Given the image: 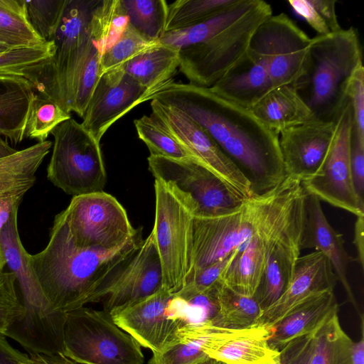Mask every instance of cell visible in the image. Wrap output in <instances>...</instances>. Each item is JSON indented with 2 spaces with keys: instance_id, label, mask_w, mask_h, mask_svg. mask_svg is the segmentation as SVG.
<instances>
[{
  "instance_id": "681fc988",
  "label": "cell",
  "mask_w": 364,
  "mask_h": 364,
  "mask_svg": "<svg viewBox=\"0 0 364 364\" xmlns=\"http://www.w3.org/2000/svg\"><path fill=\"white\" fill-rule=\"evenodd\" d=\"M354 225L353 244L356 248L357 255L354 258L362 269L364 268V215L356 216Z\"/></svg>"
},
{
  "instance_id": "7bdbcfd3",
  "label": "cell",
  "mask_w": 364,
  "mask_h": 364,
  "mask_svg": "<svg viewBox=\"0 0 364 364\" xmlns=\"http://www.w3.org/2000/svg\"><path fill=\"white\" fill-rule=\"evenodd\" d=\"M207 358L197 340L178 331L175 341L153 353L149 364H197Z\"/></svg>"
},
{
  "instance_id": "6da1fadb",
  "label": "cell",
  "mask_w": 364,
  "mask_h": 364,
  "mask_svg": "<svg viewBox=\"0 0 364 364\" xmlns=\"http://www.w3.org/2000/svg\"><path fill=\"white\" fill-rule=\"evenodd\" d=\"M196 122L250 183L253 196L270 191L287 177L279 134L253 113L210 87L168 82L153 95Z\"/></svg>"
},
{
  "instance_id": "816d5d0a",
  "label": "cell",
  "mask_w": 364,
  "mask_h": 364,
  "mask_svg": "<svg viewBox=\"0 0 364 364\" xmlns=\"http://www.w3.org/2000/svg\"><path fill=\"white\" fill-rule=\"evenodd\" d=\"M41 355L48 364H77L61 353L52 355Z\"/></svg>"
},
{
  "instance_id": "ab89813d",
  "label": "cell",
  "mask_w": 364,
  "mask_h": 364,
  "mask_svg": "<svg viewBox=\"0 0 364 364\" xmlns=\"http://www.w3.org/2000/svg\"><path fill=\"white\" fill-rule=\"evenodd\" d=\"M293 11L316 31L326 35L342 29L336 11L334 0H289Z\"/></svg>"
},
{
  "instance_id": "ba28073f",
  "label": "cell",
  "mask_w": 364,
  "mask_h": 364,
  "mask_svg": "<svg viewBox=\"0 0 364 364\" xmlns=\"http://www.w3.org/2000/svg\"><path fill=\"white\" fill-rule=\"evenodd\" d=\"M50 134L54 143L48 179L73 196L103 191L107 173L100 143L73 118Z\"/></svg>"
},
{
  "instance_id": "9f6ffc18",
  "label": "cell",
  "mask_w": 364,
  "mask_h": 364,
  "mask_svg": "<svg viewBox=\"0 0 364 364\" xmlns=\"http://www.w3.org/2000/svg\"><path fill=\"white\" fill-rule=\"evenodd\" d=\"M197 364H225V363L223 362H220L218 360H215L214 358L208 357L206 359L198 363Z\"/></svg>"
},
{
  "instance_id": "9a60e30c",
  "label": "cell",
  "mask_w": 364,
  "mask_h": 364,
  "mask_svg": "<svg viewBox=\"0 0 364 364\" xmlns=\"http://www.w3.org/2000/svg\"><path fill=\"white\" fill-rule=\"evenodd\" d=\"M187 302L162 288L111 315L141 346L156 353L175 341L178 331L191 322Z\"/></svg>"
},
{
  "instance_id": "5bb4252c",
  "label": "cell",
  "mask_w": 364,
  "mask_h": 364,
  "mask_svg": "<svg viewBox=\"0 0 364 364\" xmlns=\"http://www.w3.org/2000/svg\"><path fill=\"white\" fill-rule=\"evenodd\" d=\"M311 38L289 16L272 15L254 33L248 53L263 61L273 88L291 85L304 72Z\"/></svg>"
},
{
  "instance_id": "8d00e7d4",
  "label": "cell",
  "mask_w": 364,
  "mask_h": 364,
  "mask_svg": "<svg viewBox=\"0 0 364 364\" xmlns=\"http://www.w3.org/2000/svg\"><path fill=\"white\" fill-rule=\"evenodd\" d=\"M134 124L139 138L146 145L151 156L178 160L193 158L153 115H143L135 119Z\"/></svg>"
},
{
  "instance_id": "ac0fdd59",
  "label": "cell",
  "mask_w": 364,
  "mask_h": 364,
  "mask_svg": "<svg viewBox=\"0 0 364 364\" xmlns=\"http://www.w3.org/2000/svg\"><path fill=\"white\" fill-rule=\"evenodd\" d=\"M162 288L161 262L151 232L137 251L100 284L86 304L102 301L103 309L112 314Z\"/></svg>"
},
{
  "instance_id": "4316f807",
  "label": "cell",
  "mask_w": 364,
  "mask_h": 364,
  "mask_svg": "<svg viewBox=\"0 0 364 364\" xmlns=\"http://www.w3.org/2000/svg\"><path fill=\"white\" fill-rule=\"evenodd\" d=\"M31 83L17 75H0V135L17 144L24 139L31 102Z\"/></svg>"
},
{
  "instance_id": "ffe728a7",
  "label": "cell",
  "mask_w": 364,
  "mask_h": 364,
  "mask_svg": "<svg viewBox=\"0 0 364 364\" xmlns=\"http://www.w3.org/2000/svg\"><path fill=\"white\" fill-rule=\"evenodd\" d=\"M286 195L284 187L273 190L249 244L221 275L219 280L234 291L247 296H255L264 270L269 237Z\"/></svg>"
},
{
  "instance_id": "d6986e66",
  "label": "cell",
  "mask_w": 364,
  "mask_h": 364,
  "mask_svg": "<svg viewBox=\"0 0 364 364\" xmlns=\"http://www.w3.org/2000/svg\"><path fill=\"white\" fill-rule=\"evenodd\" d=\"M160 90L144 87L119 68L107 71L98 80L81 124L100 143L116 121L136 105L151 100Z\"/></svg>"
},
{
  "instance_id": "836d02e7",
  "label": "cell",
  "mask_w": 364,
  "mask_h": 364,
  "mask_svg": "<svg viewBox=\"0 0 364 364\" xmlns=\"http://www.w3.org/2000/svg\"><path fill=\"white\" fill-rule=\"evenodd\" d=\"M129 23L144 37L159 41L166 33L168 4L165 0H122Z\"/></svg>"
},
{
  "instance_id": "f5cc1de1",
  "label": "cell",
  "mask_w": 364,
  "mask_h": 364,
  "mask_svg": "<svg viewBox=\"0 0 364 364\" xmlns=\"http://www.w3.org/2000/svg\"><path fill=\"white\" fill-rule=\"evenodd\" d=\"M0 135V158L15 153L17 150L12 148Z\"/></svg>"
},
{
  "instance_id": "52a82bcc",
  "label": "cell",
  "mask_w": 364,
  "mask_h": 364,
  "mask_svg": "<svg viewBox=\"0 0 364 364\" xmlns=\"http://www.w3.org/2000/svg\"><path fill=\"white\" fill-rule=\"evenodd\" d=\"M63 355L80 364H143L141 346L105 310L66 313Z\"/></svg>"
},
{
  "instance_id": "ee69618b",
  "label": "cell",
  "mask_w": 364,
  "mask_h": 364,
  "mask_svg": "<svg viewBox=\"0 0 364 364\" xmlns=\"http://www.w3.org/2000/svg\"><path fill=\"white\" fill-rule=\"evenodd\" d=\"M16 277L11 272H0V333L19 323L26 314L16 292Z\"/></svg>"
},
{
  "instance_id": "c3c4849f",
  "label": "cell",
  "mask_w": 364,
  "mask_h": 364,
  "mask_svg": "<svg viewBox=\"0 0 364 364\" xmlns=\"http://www.w3.org/2000/svg\"><path fill=\"white\" fill-rule=\"evenodd\" d=\"M0 364H33L30 356L14 348L0 333Z\"/></svg>"
},
{
  "instance_id": "bcb514c9",
  "label": "cell",
  "mask_w": 364,
  "mask_h": 364,
  "mask_svg": "<svg viewBox=\"0 0 364 364\" xmlns=\"http://www.w3.org/2000/svg\"><path fill=\"white\" fill-rule=\"evenodd\" d=\"M313 333L293 339L279 350L280 364H310Z\"/></svg>"
},
{
  "instance_id": "7dc6e473",
  "label": "cell",
  "mask_w": 364,
  "mask_h": 364,
  "mask_svg": "<svg viewBox=\"0 0 364 364\" xmlns=\"http://www.w3.org/2000/svg\"><path fill=\"white\" fill-rule=\"evenodd\" d=\"M350 168L355 193L364 203V140L352 129L350 144Z\"/></svg>"
},
{
  "instance_id": "7402d4cb",
  "label": "cell",
  "mask_w": 364,
  "mask_h": 364,
  "mask_svg": "<svg viewBox=\"0 0 364 364\" xmlns=\"http://www.w3.org/2000/svg\"><path fill=\"white\" fill-rule=\"evenodd\" d=\"M338 280L330 261L321 252L314 251L300 256L287 287L274 303L261 311L255 326L273 327L306 297L326 289H334Z\"/></svg>"
},
{
  "instance_id": "8992f818",
  "label": "cell",
  "mask_w": 364,
  "mask_h": 364,
  "mask_svg": "<svg viewBox=\"0 0 364 364\" xmlns=\"http://www.w3.org/2000/svg\"><path fill=\"white\" fill-rule=\"evenodd\" d=\"M273 14L262 0H245L238 15L204 41L180 50L179 69L191 84L210 87L247 54L251 38Z\"/></svg>"
},
{
  "instance_id": "60d3db41",
  "label": "cell",
  "mask_w": 364,
  "mask_h": 364,
  "mask_svg": "<svg viewBox=\"0 0 364 364\" xmlns=\"http://www.w3.org/2000/svg\"><path fill=\"white\" fill-rule=\"evenodd\" d=\"M67 0H27L31 25L45 42L52 41Z\"/></svg>"
},
{
  "instance_id": "e575fe53",
  "label": "cell",
  "mask_w": 364,
  "mask_h": 364,
  "mask_svg": "<svg viewBox=\"0 0 364 364\" xmlns=\"http://www.w3.org/2000/svg\"><path fill=\"white\" fill-rule=\"evenodd\" d=\"M70 118V114L55 102L34 92L28 110L24 136L38 142H43L57 126Z\"/></svg>"
},
{
  "instance_id": "4fadbf2b",
  "label": "cell",
  "mask_w": 364,
  "mask_h": 364,
  "mask_svg": "<svg viewBox=\"0 0 364 364\" xmlns=\"http://www.w3.org/2000/svg\"><path fill=\"white\" fill-rule=\"evenodd\" d=\"M63 211L74 242L80 247L114 250L138 230L123 206L104 191L73 196Z\"/></svg>"
},
{
  "instance_id": "9c48e42d",
  "label": "cell",
  "mask_w": 364,
  "mask_h": 364,
  "mask_svg": "<svg viewBox=\"0 0 364 364\" xmlns=\"http://www.w3.org/2000/svg\"><path fill=\"white\" fill-rule=\"evenodd\" d=\"M306 196L301 182L293 177L269 237L264 270L254 296L261 311L281 296L300 257Z\"/></svg>"
},
{
  "instance_id": "b9f144b4",
  "label": "cell",
  "mask_w": 364,
  "mask_h": 364,
  "mask_svg": "<svg viewBox=\"0 0 364 364\" xmlns=\"http://www.w3.org/2000/svg\"><path fill=\"white\" fill-rule=\"evenodd\" d=\"M101 55L97 43L93 39L77 79L71 107V112H74L81 118L102 75Z\"/></svg>"
},
{
  "instance_id": "d590c367",
  "label": "cell",
  "mask_w": 364,
  "mask_h": 364,
  "mask_svg": "<svg viewBox=\"0 0 364 364\" xmlns=\"http://www.w3.org/2000/svg\"><path fill=\"white\" fill-rule=\"evenodd\" d=\"M233 0H177L168 4L166 32L183 29L218 14Z\"/></svg>"
},
{
  "instance_id": "30bf717a",
  "label": "cell",
  "mask_w": 364,
  "mask_h": 364,
  "mask_svg": "<svg viewBox=\"0 0 364 364\" xmlns=\"http://www.w3.org/2000/svg\"><path fill=\"white\" fill-rule=\"evenodd\" d=\"M155 218L151 231L158 251L163 288L176 294L193 265V220L188 208L164 183L155 179Z\"/></svg>"
},
{
  "instance_id": "2e32d148",
  "label": "cell",
  "mask_w": 364,
  "mask_h": 364,
  "mask_svg": "<svg viewBox=\"0 0 364 364\" xmlns=\"http://www.w3.org/2000/svg\"><path fill=\"white\" fill-rule=\"evenodd\" d=\"M151 114L196 161L217 175L239 197L254 196L250 183L210 136L182 111L155 99Z\"/></svg>"
},
{
  "instance_id": "44dd1931",
  "label": "cell",
  "mask_w": 364,
  "mask_h": 364,
  "mask_svg": "<svg viewBox=\"0 0 364 364\" xmlns=\"http://www.w3.org/2000/svg\"><path fill=\"white\" fill-rule=\"evenodd\" d=\"M337 122L311 119L279 133V145L287 176L303 182L322 164L333 139Z\"/></svg>"
},
{
  "instance_id": "1f68e13d",
  "label": "cell",
  "mask_w": 364,
  "mask_h": 364,
  "mask_svg": "<svg viewBox=\"0 0 364 364\" xmlns=\"http://www.w3.org/2000/svg\"><path fill=\"white\" fill-rule=\"evenodd\" d=\"M0 40L16 47L45 43L28 20L23 0H0Z\"/></svg>"
},
{
  "instance_id": "8fae6325",
  "label": "cell",
  "mask_w": 364,
  "mask_h": 364,
  "mask_svg": "<svg viewBox=\"0 0 364 364\" xmlns=\"http://www.w3.org/2000/svg\"><path fill=\"white\" fill-rule=\"evenodd\" d=\"M149 169L196 217H216L238 210L246 200L234 193L213 171L193 158L151 156Z\"/></svg>"
},
{
  "instance_id": "603a6c76",
  "label": "cell",
  "mask_w": 364,
  "mask_h": 364,
  "mask_svg": "<svg viewBox=\"0 0 364 364\" xmlns=\"http://www.w3.org/2000/svg\"><path fill=\"white\" fill-rule=\"evenodd\" d=\"M50 141L37 144L0 158V230L25 193L34 185L36 173L50 151ZM3 269L0 266V272Z\"/></svg>"
},
{
  "instance_id": "83f0119b",
  "label": "cell",
  "mask_w": 364,
  "mask_h": 364,
  "mask_svg": "<svg viewBox=\"0 0 364 364\" xmlns=\"http://www.w3.org/2000/svg\"><path fill=\"white\" fill-rule=\"evenodd\" d=\"M268 128L279 134L313 118L311 111L291 85L272 89L252 109Z\"/></svg>"
},
{
  "instance_id": "4dcf8cb0",
  "label": "cell",
  "mask_w": 364,
  "mask_h": 364,
  "mask_svg": "<svg viewBox=\"0 0 364 364\" xmlns=\"http://www.w3.org/2000/svg\"><path fill=\"white\" fill-rule=\"evenodd\" d=\"M353 342L334 312L313 333L310 364H352Z\"/></svg>"
},
{
  "instance_id": "cb8c5ba5",
  "label": "cell",
  "mask_w": 364,
  "mask_h": 364,
  "mask_svg": "<svg viewBox=\"0 0 364 364\" xmlns=\"http://www.w3.org/2000/svg\"><path fill=\"white\" fill-rule=\"evenodd\" d=\"M344 242L343 235L328 223L321 200L306 193L301 250L314 249L323 254L330 261L348 297L354 301L346 273L348 264L355 259L346 252Z\"/></svg>"
},
{
  "instance_id": "d6a6232c",
  "label": "cell",
  "mask_w": 364,
  "mask_h": 364,
  "mask_svg": "<svg viewBox=\"0 0 364 364\" xmlns=\"http://www.w3.org/2000/svg\"><path fill=\"white\" fill-rule=\"evenodd\" d=\"M129 23L122 0H99L92 16V38L102 55L121 36Z\"/></svg>"
},
{
  "instance_id": "f546056e",
  "label": "cell",
  "mask_w": 364,
  "mask_h": 364,
  "mask_svg": "<svg viewBox=\"0 0 364 364\" xmlns=\"http://www.w3.org/2000/svg\"><path fill=\"white\" fill-rule=\"evenodd\" d=\"M218 312L211 323L228 329H244L255 326L261 309L254 296L234 291L220 280L216 286Z\"/></svg>"
},
{
  "instance_id": "11a10c76",
  "label": "cell",
  "mask_w": 364,
  "mask_h": 364,
  "mask_svg": "<svg viewBox=\"0 0 364 364\" xmlns=\"http://www.w3.org/2000/svg\"><path fill=\"white\" fill-rule=\"evenodd\" d=\"M22 47H24V46H22ZM16 48H18V47L14 46L11 44H9L6 42H4V41L0 40V53L5 52V51H7L9 50Z\"/></svg>"
},
{
  "instance_id": "7c38bea8",
  "label": "cell",
  "mask_w": 364,
  "mask_h": 364,
  "mask_svg": "<svg viewBox=\"0 0 364 364\" xmlns=\"http://www.w3.org/2000/svg\"><path fill=\"white\" fill-rule=\"evenodd\" d=\"M270 193L271 191L251 197L232 213L216 217L193 216V265L188 277L235 251L240 252L245 249L265 210Z\"/></svg>"
},
{
  "instance_id": "74e56055",
  "label": "cell",
  "mask_w": 364,
  "mask_h": 364,
  "mask_svg": "<svg viewBox=\"0 0 364 364\" xmlns=\"http://www.w3.org/2000/svg\"><path fill=\"white\" fill-rule=\"evenodd\" d=\"M54 53L53 41L33 46L18 47L0 53V75L26 78L33 70L48 62Z\"/></svg>"
},
{
  "instance_id": "3957f363",
  "label": "cell",
  "mask_w": 364,
  "mask_h": 364,
  "mask_svg": "<svg viewBox=\"0 0 364 364\" xmlns=\"http://www.w3.org/2000/svg\"><path fill=\"white\" fill-rule=\"evenodd\" d=\"M363 65L358 35L350 27L311 38L302 75L291 84L314 119L337 122L349 102L353 77Z\"/></svg>"
},
{
  "instance_id": "484cf974",
  "label": "cell",
  "mask_w": 364,
  "mask_h": 364,
  "mask_svg": "<svg viewBox=\"0 0 364 364\" xmlns=\"http://www.w3.org/2000/svg\"><path fill=\"white\" fill-rule=\"evenodd\" d=\"M210 89L229 101L252 109L273 87L264 63L247 52Z\"/></svg>"
},
{
  "instance_id": "d4e9b609",
  "label": "cell",
  "mask_w": 364,
  "mask_h": 364,
  "mask_svg": "<svg viewBox=\"0 0 364 364\" xmlns=\"http://www.w3.org/2000/svg\"><path fill=\"white\" fill-rule=\"evenodd\" d=\"M338 311L334 289L311 294L293 307L273 327L268 343L279 351L294 338L318 329L334 312Z\"/></svg>"
},
{
  "instance_id": "f6af8a7d",
  "label": "cell",
  "mask_w": 364,
  "mask_h": 364,
  "mask_svg": "<svg viewBox=\"0 0 364 364\" xmlns=\"http://www.w3.org/2000/svg\"><path fill=\"white\" fill-rule=\"evenodd\" d=\"M349 102L352 109L353 127L358 137L364 140V68L354 75L350 90Z\"/></svg>"
},
{
  "instance_id": "f35d334b",
  "label": "cell",
  "mask_w": 364,
  "mask_h": 364,
  "mask_svg": "<svg viewBox=\"0 0 364 364\" xmlns=\"http://www.w3.org/2000/svg\"><path fill=\"white\" fill-rule=\"evenodd\" d=\"M160 44L150 40L128 23L118 40L100 58L101 74L117 68L141 53Z\"/></svg>"
},
{
  "instance_id": "7a4b0ae2",
  "label": "cell",
  "mask_w": 364,
  "mask_h": 364,
  "mask_svg": "<svg viewBox=\"0 0 364 364\" xmlns=\"http://www.w3.org/2000/svg\"><path fill=\"white\" fill-rule=\"evenodd\" d=\"M141 230L120 247L95 250L79 247L63 210L55 217L46 247L31 255L38 283L53 308L67 313L84 306L100 284L139 248Z\"/></svg>"
},
{
  "instance_id": "db71d44e",
  "label": "cell",
  "mask_w": 364,
  "mask_h": 364,
  "mask_svg": "<svg viewBox=\"0 0 364 364\" xmlns=\"http://www.w3.org/2000/svg\"><path fill=\"white\" fill-rule=\"evenodd\" d=\"M33 364H48L41 354H29Z\"/></svg>"
},
{
  "instance_id": "f1b7e54d",
  "label": "cell",
  "mask_w": 364,
  "mask_h": 364,
  "mask_svg": "<svg viewBox=\"0 0 364 364\" xmlns=\"http://www.w3.org/2000/svg\"><path fill=\"white\" fill-rule=\"evenodd\" d=\"M178 49L160 43L119 67L149 90H160L179 68Z\"/></svg>"
},
{
  "instance_id": "5b68a950",
  "label": "cell",
  "mask_w": 364,
  "mask_h": 364,
  "mask_svg": "<svg viewBox=\"0 0 364 364\" xmlns=\"http://www.w3.org/2000/svg\"><path fill=\"white\" fill-rule=\"evenodd\" d=\"M99 0H67L52 40L54 55L26 77L34 92L68 113L77 79L92 43V16Z\"/></svg>"
},
{
  "instance_id": "e0dca14e",
  "label": "cell",
  "mask_w": 364,
  "mask_h": 364,
  "mask_svg": "<svg viewBox=\"0 0 364 364\" xmlns=\"http://www.w3.org/2000/svg\"><path fill=\"white\" fill-rule=\"evenodd\" d=\"M352 129L353 114L349 103L337 122L333 139L322 164L301 184L306 193L361 216L364 215V203L355 193L350 168Z\"/></svg>"
},
{
  "instance_id": "f907efd6",
  "label": "cell",
  "mask_w": 364,
  "mask_h": 364,
  "mask_svg": "<svg viewBox=\"0 0 364 364\" xmlns=\"http://www.w3.org/2000/svg\"><path fill=\"white\" fill-rule=\"evenodd\" d=\"M351 358L352 364H364V336L363 327L360 340L358 342H353Z\"/></svg>"
},
{
  "instance_id": "277c9868",
  "label": "cell",
  "mask_w": 364,
  "mask_h": 364,
  "mask_svg": "<svg viewBox=\"0 0 364 364\" xmlns=\"http://www.w3.org/2000/svg\"><path fill=\"white\" fill-rule=\"evenodd\" d=\"M14 208L0 230V266L6 264L18 283L26 314L4 335L18 343L28 353L55 355L63 351L66 313L53 308L45 296L23 246Z\"/></svg>"
}]
</instances>
